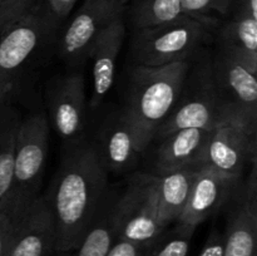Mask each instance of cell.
Returning a JSON list of instances; mask_svg holds the SVG:
<instances>
[{"instance_id":"31","label":"cell","mask_w":257,"mask_h":256,"mask_svg":"<svg viewBox=\"0 0 257 256\" xmlns=\"http://www.w3.org/2000/svg\"><path fill=\"white\" fill-rule=\"evenodd\" d=\"M118 2H119L120 4L123 5V7H125V8H127V5L130 4V3L132 2V0H118Z\"/></svg>"},{"instance_id":"3","label":"cell","mask_w":257,"mask_h":256,"mask_svg":"<svg viewBox=\"0 0 257 256\" xmlns=\"http://www.w3.org/2000/svg\"><path fill=\"white\" fill-rule=\"evenodd\" d=\"M191 62L162 67L128 65L123 104L141 155L150 148L163 120L175 107Z\"/></svg>"},{"instance_id":"5","label":"cell","mask_w":257,"mask_h":256,"mask_svg":"<svg viewBox=\"0 0 257 256\" xmlns=\"http://www.w3.org/2000/svg\"><path fill=\"white\" fill-rule=\"evenodd\" d=\"M49 131L45 113L35 112L22 118L15 145L12 188L4 211L12 221L39 196L49 148Z\"/></svg>"},{"instance_id":"16","label":"cell","mask_w":257,"mask_h":256,"mask_svg":"<svg viewBox=\"0 0 257 256\" xmlns=\"http://www.w3.org/2000/svg\"><path fill=\"white\" fill-rule=\"evenodd\" d=\"M250 180L233 196L235 203L228 216L223 236V256H256L257 183L256 162L251 166Z\"/></svg>"},{"instance_id":"12","label":"cell","mask_w":257,"mask_h":256,"mask_svg":"<svg viewBox=\"0 0 257 256\" xmlns=\"http://www.w3.org/2000/svg\"><path fill=\"white\" fill-rule=\"evenodd\" d=\"M92 145L108 173L120 176L132 172L140 153L132 127L120 105L110 108L102 117Z\"/></svg>"},{"instance_id":"28","label":"cell","mask_w":257,"mask_h":256,"mask_svg":"<svg viewBox=\"0 0 257 256\" xmlns=\"http://www.w3.org/2000/svg\"><path fill=\"white\" fill-rule=\"evenodd\" d=\"M13 232H14V222L0 211V256H8Z\"/></svg>"},{"instance_id":"26","label":"cell","mask_w":257,"mask_h":256,"mask_svg":"<svg viewBox=\"0 0 257 256\" xmlns=\"http://www.w3.org/2000/svg\"><path fill=\"white\" fill-rule=\"evenodd\" d=\"M151 246H142L115 238L105 256H148Z\"/></svg>"},{"instance_id":"22","label":"cell","mask_w":257,"mask_h":256,"mask_svg":"<svg viewBox=\"0 0 257 256\" xmlns=\"http://www.w3.org/2000/svg\"><path fill=\"white\" fill-rule=\"evenodd\" d=\"M182 0H132L125 8L133 30L171 22L182 14Z\"/></svg>"},{"instance_id":"20","label":"cell","mask_w":257,"mask_h":256,"mask_svg":"<svg viewBox=\"0 0 257 256\" xmlns=\"http://www.w3.org/2000/svg\"><path fill=\"white\" fill-rule=\"evenodd\" d=\"M119 193L114 190L108 198L93 222L85 231L79 242L67 251H58L55 256H105L117 238L115 232V203Z\"/></svg>"},{"instance_id":"25","label":"cell","mask_w":257,"mask_h":256,"mask_svg":"<svg viewBox=\"0 0 257 256\" xmlns=\"http://www.w3.org/2000/svg\"><path fill=\"white\" fill-rule=\"evenodd\" d=\"M42 2L43 0H0V33Z\"/></svg>"},{"instance_id":"7","label":"cell","mask_w":257,"mask_h":256,"mask_svg":"<svg viewBox=\"0 0 257 256\" xmlns=\"http://www.w3.org/2000/svg\"><path fill=\"white\" fill-rule=\"evenodd\" d=\"M167 228L158 215L153 175L150 172L132 175L115 203L117 238L152 246Z\"/></svg>"},{"instance_id":"21","label":"cell","mask_w":257,"mask_h":256,"mask_svg":"<svg viewBox=\"0 0 257 256\" xmlns=\"http://www.w3.org/2000/svg\"><path fill=\"white\" fill-rule=\"evenodd\" d=\"M22 117L17 105L0 100V211L4 213L13 181L15 145Z\"/></svg>"},{"instance_id":"29","label":"cell","mask_w":257,"mask_h":256,"mask_svg":"<svg viewBox=\"0 0 257 256\" xmlns=\"http://www.w3.org/2000/svg\"><path fill=\"white\" fill-rule=\"evenodd\" d=\"M200 256H223V236L218 231H213L203 246Z\"/></svg>"},{"instance_id":"1","label":"cell","mask_w":257,"mask_h":256,"mask_svg":"<svg viewBox=\"0 0 257 256\" xmlns=\"http://www.w3.org/2000/svg\"><path fill=\"white\" fill-rule=\"evenodd\" d=\"M113 188L88 137L64 143L58 172L45 195L57 232V251L74 247Z\"/></svg>"},{"instance_id":"9","label":"cell","mask_w":257,"mask_h":256,"mask_svg":"<svg viewBox=\"0 0 257 256\" xmlns=\"http://www.w3.org/2000/svg\"><path fill=\"white\" fill-rule=\"evenodd\" d=\"M125 13L118 0H84L59 33L57 55L69 69H83L93 43L105 27Z\"/></svg>"},{"instance_id":"24","label":"cell","mask_w":257,"mask_h":256,"mask_svg":"<svg viewBox=\"0 0 257 256\" xmlns=\"http://www.w3.org/2000/svg\"><path fill=\"white\" fill-rule=\"evenodd\" d=\"M236 0H182V14L196 18H215L213 13L230 17Z\"/></svg>"},{"instance_id":"11","label":"cell","mask_w":257,"mask_h":256,"mask_svg":"<svg viewBox=\"0 0 257 256\" xmlns=\"http://www.w3.org/2000/svg\"><path fill=\"white\" fill-rule=\"evenodd\" d=\"M208 58L220 109L257 122V73L218 48Z\"/></svg>"},{"instance_id":"23","label":"cell","mask_w":257,"mask_h":256,"mask_svg":"<svg viewBox=\"0 0 257 256\" xmlns=\"http://www.w3.org/2000/svg\"><path fill=\"white\" fill-rule=\"evenodd\" d=\"M195 231L187 226L176 223L172 230H166L151 246L148 256H187Z\"/></svg>"},{"instance_id":"6","label":"cell","mask_w":257,"mask_h":256,"mask_svg":"<svg viewBox=\"0 0 257 256\" xmlns=\"http://www.w3.org/2000/svg\"><path fill=\"white\" fill-rule=\"evenodd\" d=\"M257 122L230 110H221L207 131L197 165L242 177L248 163L256 162Z\"/></svg>"},{"instance_id":"10","label":"cell","mask_w":257,"mask_h":256,"mask_svg":"<svg viewBox=\"0 0 257 256\" xmlns=\"http://www.w3.org/2000/svg\"><path fill=\"white\" fill-rule=\"evenodd\" d=\"M48 119L64 143L85 138L88 99L83 69L57 75L45 88Z\"/></svg>"},{"instance_id":"8","label":"cell","mask_w":257,"mask_h":256,"mask_svg":"<svg viewBox=\"0 0 257 256\" xmlns=\"http://www.w3.org/2000/svg\"><path fill=\"white\" fill-rule=\"evenodd\" d=\"M220 112V103L211 75L210 58H205L195 65L191 63L180 97L156 131L152 142L186 128L210 130Z\"/></svg>"},{"instance_id":"17","label":"cell","mask_w":257,"mask_h":256,"mask_svg":"<svg viewBox=\"0 0 257 256\" xmlns=\"http://www.w3.org/2000/svg\"><path fill=\"white\" fill-rule=\"evenodd\" d=\"M207 131L186 128L170 133L151 143H156V147L153 151L152 171L150 173L162 176L191 165H197Z\"/></svg>"},{"instance_id":"27","label":"cell","mask_w":257,"mask_h":256,"mask_svg":"<svg viewBox=\"0 0 257 256\" xmlns=\"http://www.w3.org/2000/svg\"><path fill=\"white\" fill-rule=\"evenodd\" d=\"M78 0H44V4L50 14L64 24L68 18L70 17L73 8L77 4Z\"/></svg>"},{"instance_id":"30","label":"cell","mask_w":257,"mask_h":256,"mask_svg":"<svg viewBox=\"0 0 257 256\" xmlns=\"http://www.w3.org/2000/svg\"><path fill=\"white\" fill-rule=\"evenodd\" d=\"M233 13L248 15L257 19V0H236Z\"/></svg>"},{"instance_id":"18","label":"cell","mask_w":257,"mask_h":256,"mask_svg":"<svg viewBox=\"0 0 257 256\" xmlns=\"http://www.w3.org/2000/svg\"><path fill=\"white\" fill-rule=\"evenodd\" d=\"M217 47L257 73V19L233 13L216 29Z\"/></svg>"},{"instance_id":"19","label":"cell","mask_w":257,"mask_h":256,"mask_svg":"<svg viewBox=\"0 0 257 256\" xmlns=\"http://www.w3.org/2000/svg\"><path fill=\"white\" fill-rule=\"evenodd\" d=\"M198 168V165H191L162 176L153 175L158 215L167 227L177 222L183 212Z\"/></svg>"},{"instance_id":"4","label":"cell","mask_w":257,"mask_h":256,"mask_svg":"<svg viewBox=\"0 0 257 256\" xmlns=\"http://www.w3.org/2000/svg\"><path fill=\"white\" fill-rule=\"evenodd\" d=\"M218 27L216 18H180L155 27L133 30L130 65L162 67L191 58L207 43Z\"/></svg>"},{"instance_id":"15","label":"cell","mask_w":257,"mask_h":256,"mask_svg":"<svg viewBox=\"0 0 257 256\" xmlns=\"http://www.w3.org/2000/svg\"><path fill=\"white\" fill-rule=\"evenodd\" d=\"M125 29V17H118L102 30L90 48L87 58V63H90L92 78V92L88 98L89 109H98L113 88Z\"/></svg>"},{"instance_id":"2","label":"cell","mask_w":257,"mask_h":256,"mask_svg":"<svg viewBox=\"0 0 257 256\" xmlns=\"http://www.w3.org/2000/svg\"><path fill=\"white\" fill-rule=\"evenodd\" d=\"M63 25L44 0L0 33V100L27 102L39 74L53 55Z\"/></svg>"},{"instance_id":"13","label":"cell","mask_w":257,"mask_h":256,"mask_svg":"<svg viewBox=\"0 0 257 256\" xmlns=\"http://www.w3.org/2000/svg\"><path fill=\"white\" fill-rule=\"evenodd\" d=\"M241 177L227 175L207 166H200L193 180L183 212L176 223L196 230L211 215L232 200Z\"/></svg>"},{"instance_id":"14","label":"cell","mask_w":257,"mask_h":256,"mask_svg":"<svg viewBox=\"0 0 257 256\" xmlns=\"http://www.w3.org/2000/svg\"><path fill=\"white\" fill-rule=\"evenodd\" d=\"M14 222L8 256H55L57 232L44 196H38Z\"/></svg>"}]
</instances>
